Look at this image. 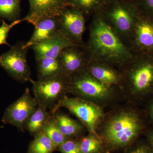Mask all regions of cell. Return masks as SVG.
<instances>
[{
    "label": "cell",
    "instance_id": "obj_1",
    "mask_svg": "<svg viewBox=\"0 0 153 153\" xmlns=\"http://www.w3.org/2000/svg\"><path fill=\"white\" fill-rule=\"evenodd\" d=\"M145 128L144 121L136 105L126 102L105 113L96 132L103 141L105 153H111L133 145Z\"/></svg>",
    "mask_w": 153,
    "mask_h": 153
},
{
    "label": "cell",
    "instance_id": "obj_2",
    "mask_svg": "<svg viewBox=\"0 0 153 153\" xmlns=\"http://www.w3.org/2000/svg\"><path fill=\"white\" fill-rule=\"evenodd\" d=\"M93 15L89 38L84 45L89 60L120 68L131 60L133 52L101 14Z\"/></svg>",
    "mask_w": 153,
    "mask_h": 153
},
{
    "label": "cell",
    "instance_id": "obj_3",
    "mask_svg": "<svg viewBox=\"0 0 153 153\" xmlns=\"http://www.w3.org/2000/svg\"><path fill=\"white\" fill-rule=\"evenodd\" d=\"M122 75L120 88L124 99L136 105L153 97V54H134L119 68Z\"/></svg>",
    "mask_w": 153,
    "mask_h": 153
},
{
    "label": "cell",
    "instance_id": "obj_4",
    "mask_svg": "<svg viewBox=\"0 0 153 153\" xmlns=\"http://www.w3.org/2000/svg\"><path fill=\"white\" fill-rule=\"evenodd\" d=\"M68 94L103 108L119 104L124 99L120 88L105 85L84 70L68 78Z\"/></svg>",
    "mask_w": 153,
    "mask_h": 153
},
{
    "label": "cell",
    "instance_id": "obj_5",
    "mask_svg": "<svg viewBox=\"0 0 153 153\" xmlns=\"http://www.w3.org/2000/svg\"><path fill=\"white\" fill-rule=\"evenodd\" d=\"M98 13L128 44L140 13L135 4L126 0H108Z\"/></svg>",
    "mask_w": 153,
    "mask_h": 153
},
{
    "label": "cell",
    "instance_id": "obj_6",
    "mask_svg": "<svg viewBox=\"0 0 153 153\" xmlns=\"http://www.w3.org/2000/svg\"><path fill=\"white\" fill-rule=\"evenodd\" d=\"M62 107L65 108L74 115L89 133L97 134V129L105 114L103 108L83 99L76 97H68L67 95L50 112L54 115L58 109Z\"/></svg>",
    "mask_w": 153,
    "mask_h": 153
},
{
    "label": "cell",
    "instance_id": "obj_7",
    "mask_svg": "<svg viewBox=\"0 0 153 153\" xmlns=\"http://www.w3.org/2000/svg\"><path fill=\"white\" fill-rule=\"evenodd\" d=\"M30 82L38 105L51 110L50 112L68 94V78L62 74Z\"/></svg>",
    "mask_w": 153,
    "mask_h": 153
},
{
    "label": "cell",
    "instance_id": "obj_8",
    "mask_svg": "<svg viewBox=\"0 0 153 153\" xmlns=\"http://www.w3.org/2000/svg\"><path fill=\"white\" fill-rule=\"evenodd\" d=\"M24 45L25 43L19 42L0 55V66L13 79L22 83L30 82L32 79L27 58L29 49L25 48Z\"/></svg>",
    "mask_w": 153,
    "mask_h": 153
},
{
    "label": "cell",
    "instance_id": "obj_9",
    "mask_svg": "<svg viewBox=\"0 0 153 153\" xmlns=\"http://www.w3.org/2000/svg\"><path fill=\"white\" fill-rule=\"evenodd\" d=\"M38 105L37 100L31 95L30 89L26 88L22 96L6 108L2 122L11 125L24 131L28 119L35 111Z\"/></svg>",
    "mask_w": 153,
    "mask_h": 153
},
{
    "label": "cell",
    "instance_id": "obj_10",
    "mask_svg": "<svg viewBox=\"0 0 153 153\" xmlns=\"http://www.w3.org/2000/svg\"><path fill=\"white\" fill-rule=\"evenodd\" d=\"M128 45L134 54H153V19L140 13Z\"/></svg>",
    "mask_w": 153,
    "mask_h": 153
},
{
    "label": "cell",
    "instance_id": "obj_11",
    "mask_svg": "<svg viewBox=\"0 0 153 153\" xmlns=\"http://www.w3.org/2000/svg\"><path fill=\"white\" fill-rule=\"evenodd\" d=\"M59 18V31L77 46L84 45L82 39L85 30V14L78 9L68 7Z\"/></svg>",
    "mask_w": 153,
    "mask_h": 153
},
{
    "label": "cell",
    "instance_id": "obj_12",
    "mask_svg": "<svg viewBox=\"0 0 153 153\" xmlns=\"http://www.w3.org/2000/svg\"><path fill=\"white\" fill-rule=\"evenodd\" d=\"M30 11L23 21L35 27L39 21L47 18L58 17L69 7L68 0H28Z\"/></svg>",
    "mask_w": 153,
    "mask_h": 153
},
{
    "label": "cell",
    "instance_id": "obj_13",
    "mask_svg": "<svg viewBox=\"0 0 153 153\" xmlns=\"http://www.w3.org/2000/svg\"><path fill=\"white\" fill-rule=\"evenodd\" d=\"M84 45L70 46L63 49L60 53L58 58L61 64L62 74L67 78L85 70L89 58Z\"/></svg>",
    "mask_w": 153,
    "mask_h": 153
},
{
    "label": "cell",
    "instance_id": "obj_14",
    "mask_svg": "<svg viewBox=\"0 0 153 153\" xmlns=\"http://www.w3.org/2000/svg\"><path fill=\"white\" fill-rule=\"evenodd\" d=\"M85 70L105 85L120 89L122 75L117 67L105 62L89 60Z\"/></svg>",
    "mask_w": 153,
    "mask_h": 153
},
{
    "label": "cell",
    "instance_id": "obj_15",
    "mask_svg": "<svg viewBox=\"0 0 153 153\" xmlns=\"http://www.w3.org/2000/svg\"><path fill=\"white\" fill-rule=\"evenodd\" d=\"M77 46L63 36L60 31L53 37L33 45V49L36 58L47 57L58 58L60 53L65 48L70 46Z\"/></svg>",
    "mask_w": 153,
    "mask_h": 153
},
{
    "label": "cell",
    "instance_id": "obj_16",
    "mask_svg": "<svg viewBox=\"0 0 153 153\" xmlns=\"http://www.w3.org/2000/svg\"><path fill=\"white\" fill-rule=\"evenodd\" d=\"M59 18L52 17L41 20L35 26V30L30 40L25 43L24 47L30 49L33 45L46 41L59 32Z\"/></svg>",
    "mask_w": 153,
    "mask_h": 153
},
{
    "label": "cell",
    "instance_id": "obj_17",
    "mask_svg": "<svg viewBox=\"0 0 153 153\" xmlns=\"http://www.w3.org/2000/svg\"><path fill=\"white\" fill-rule=\"evenodd\" d=\"M53 115L60 131L67 138H79L86 129L79 121L74 120L65 114L57 111Z\"/></svg>",
    "mask_w": 153,
    "mask_h": 153
},
{
    "label": "cell",
    "instance_id": "obj_18",
    "mask_svg": "<svg viewBox=\"0 0 153 153\" xmlns=\"http://www.w3.org/2000/svg\"><path fill=\"white\" fill-rule=\"evenodd\" d=\"M36 59L38 79H45L62 74V68L59 58L42 57Z\"/></svg>",
    "mask_w": 153,
    "mask_h": 153
},
{
    "label": "cell",
    "instance_id": "obj_19",
    "mask_svg": "<svg viewBox=\"0 0 153 153\" xmlns=\"http://www.w3.org/2000/svg\"><path fill=\"white\" fill-rule=\"evenodd\" d=\"M53 115L47 108L38 105L37 108L28 119L25 125V129L31 134L35 135L42 131L44 126Z\"/></svg>",
    "mask_w": 153,
    "mask_h": 153
},
{
    "label": "cell",
    "instance_id": "obj_20",
    "mask_svg": "<svg viewBox=\"0 0 153 153\" xmlns=\"http://www.w3.org/2000/svg\"><path fill=\"white\" fill-rule=\"evenodd\" d=\"M78 140L82 153H105L103 141L97 134L89 133Z\"/></svg>",
    "mask_w": 153,
    "mask_h": 153
},
{
    "label": "cell",
    "instance_id": "obj_21",
    "mask_svg": "<svg viewBox=\"0 0 153 153\" xmlns=\"http://www.w3.org/2000/svg\"><path fill=\"white\" fill-rule=\"evenodd\" d=\"M34 136L29 147L28 153H52L57 148L42 131Z\"/></svg>",
    "mask_w": 153,
    "mask_h": 153
},
{
    "label": "cell",
    "instance_id": "obj_22",
    "mask_svg": "<svg viewBox=\"0 0 153 153\" xmlns=\"http://www.w3.org/2000/svg\"><path fill=\"white\" fill-rule=\"evenodd\" d=\"M22 0H0V18L12 22L20 20Z\"/></svg>",
    "mask_w": 153,
    "mask_h": 153
},
{
    "label": "cell",
    "instance_id": "obj_23",
    "mask_svg": "<svg viewBox=\"0 0 153 153\" xmlns=\"http://www.w3.org/2000/svg\"><path fill=\"white\" fill-rule=\"evenodd\" d=\"M108 0H68L69 7L82 11L85 15L98 13L105 5Z\"/></svg>",
    "mask_w": 153,
    "mask_h": 153
},
{
    "label": "cell",
    "instance_id": "obj_24",
    "mask_svg": "<svg viewBox=\"0 0 153 153\" xmlns=\"http://www.w3.org/2000/svg\"><path fill=\"white\" fill-rule=\"evenodd\" d=\"M42 131L46 134L57 147H59L66 140L68 139L60 131L53 115L45 124Z\"/></svg>",
    "mask_w": 153,
    "mask_h": 153
},
{
    "label": "cell",
    "instance_id": "obj_25",
    "mask_svg": "<svg viewBox=\"0 0 153 153\" xmlns=\"http://www.w3.org/2000/svg\"><path fill=\"white\" fill-rule=\"evenodd\" d=\"M58 148L61 153H82L78 139H68Z\"/></svg>",
    "mask_w": 153,
    "mask_h": 153
},
{
    "label": "cell",
    "instance_id": "obj_26",
    "mask_svg": "<svg viewBox=\"0 0 153 153\" xmlns=\"http://www.w3.org/2000/svg\"><path fill=\"white\" fill-rule=\"evenodd\" d=\"M22 19L12 22L10 24H7L4 21H2V25L0 26V45L6 44L9 45L7 42L8 33L10 30L14 26H16L19 23L22 22Z\"/></svg>",
    "mask_w": 153,
    "mask_h": 153
},
{
    "label": "cell",
    "instance_id": "obj_27",
    "mask_svg": "<svg viewBox=\"0 0 153 153\" xmlns=\"http://www.w3.org/2000/svg\"><path fill=\"white\" fill-rule=\"evenodd\" d=\"M135 4L141 13L153 19V0H137Z\"/></svg>",
    "mask_w": 153,
    "mask_h": 153
},
{
    "label": "cell",
    "instance_id": "obj_28",
    "mask_svg": "<svg viewBox=\"0 0 153 153\" xmlns=\"http://www.w3.org/2000/svg\"><path fill=\"white\" fill-rule=\"evenodd\" d=\"M124 153H150L151 149L145 145H140L135 146L134 147L132 146L126 149Z\"/></svg>",
    "mask_w": 153,
    "mask_h": 153
},
{
    "label": "cell",
    "instance_id": "obj_29",
    "mask_svg": "<svg viewBox=\"0 0 153 153\" xmlns=\"http://www.w3.org/2000/svg\"><path fill=\"white\" fill-rule=\"evenodd\" d=\"M147 113L151 120L153 123V97L148 105Z\"/></svg>",
    "mask_w": 153,
    "mask_h": 153
},
{
    "label": "cell",
    "instance_id": "obj_30",
    "mask_svg": "<svg viewBox=\"0 0 153 153\" xmlns=\"http://www.w3.org/2000/svg\"><path fill=\"white\" fill-rule=\"evenodd\" d=\"M147 137L152 149H153V131L148 132L147 134Z\"/></svg>",
    "mask_w": 153,
    "mask_h": 153
},
{
    "label": "cell",
    "instance_id": "obj_31",
    "mask_svg": "<svg viewBox=\"0 0 153 153\" xmlns=\"http://www.w3.org/2000/svg\"><path fill=\"white\" fill-rule=\"evenodd\" d=\"M126 1H128L131 2L135 3L137 1V0H126Z\"/></svg>",
    "mask_w": 153,
    "mask_h": 153
},
{
    "label": "cell",
    "instance_id": "obj_32",
    "mask_svg": "<svg viewBox=\"0 0 153 153\" xmlns=\"http://www.w3.org/2000/svg\"><path fill=\"white\" fill-rule=\"evenodd\" d=\"M153 153V149H151V153Z\"/></svg>",
    "mask_w": 153,
    "mask_h": 153
},
{
    "label": "cell",
    "instance_id": "obj_33",
    "mask_svg": "<svg viewBox=\"0 0 153 153\" xmlns=\"http://www.w3.org/2000/svg\"><path fill=\"white\" fill-rule=\"evenodd\" d=\"M0 24H1V21H0Z\"/></svg>",
    "mask_w": 153,
    "mask_h": 153
}]
</instances>
